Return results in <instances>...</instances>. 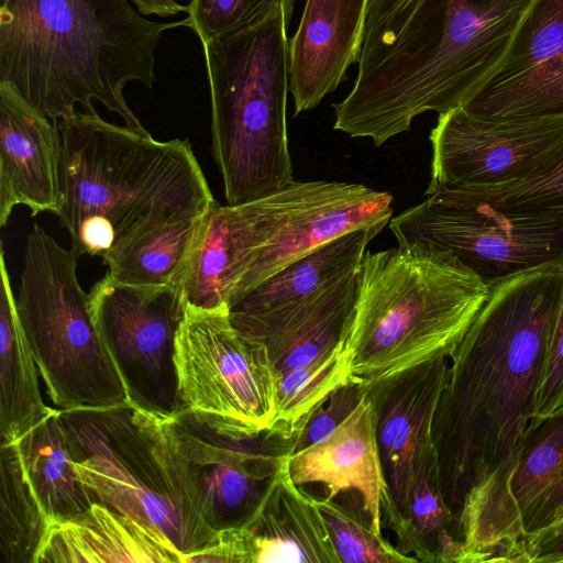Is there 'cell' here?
<instances>
[{"mask_svg": "<svg viewBox=\"0 0 563 563\" xmlns=\"http://www.w3.org/2000/svg\"><path fill=\"white\" fill-rule=\"evenodd\" d=\"M562 290L563 256L492 284L449 356L432 437L456 518L467 494L526 438Z\"/></svg>", "mask_w": 563, "mask_h": 563, "instance_id": "cell-1", "label": "cell"}, {"mask_svg": "<svg viewBox=\"0 0 563 563\" xmlns=\"http://www.w3.org/2000/svg\"><path fill=\"white\" fill-rule=\"evenodd\" d=\"M536 0H371L357 74L333 129L380 146L426 112L462 107Z\"/></svg>", "mask_w": 563, "mask_h": 563, "instance_id": "cell-2", "label": "cell"}, {"mask_svg": "<svg viewBox=\"0 0 563 563\" xmlns=\"http://www.w3.org/2000/svg\"><path fill=\"white\" fill-rule=\"evenodd\" d=\"M187 19L143 18L129 0H0V82L56 121L92 101L148 132L124 97L131 81L152 89L163 34Z\"/></svg>", "mask_w": 563, "mask_h": 563, "instance_id": "cell-3", "label": "cell"}, {"mask_svg": "<svg viewBox=\"0 0 563 563\" xmlns=\"http://www.w3.org/2000/svg\"><path fill=\"white\" fill-rule=\"evenodd\" d=\"M62 205L71 250L107 258L158 227L201 217L214 202L188 140L157 141L98 113L56 121Z\"/></svg>", "mask_w": 563, "mask_h": 563, "instance_id": "cell-4", "label": "cell"}, {"mask_svg": "<svg viewBox=\"0 0 563 563\" xmlns=\"http://www.w3.org/2000/svg\"><path fill=\"white\" fill-rule=\"evenodd\" d=\"M489 287L451 252L433 245L366 250L345 343L353 379L366 386L449 357Z\"/></svg>", "mask_w": 563, "mask_h": 563, "instance_id": "cell-5", "label": "cell"}, {"mask_svg": "<svg viewBox=\"0 0 563 563\" xmlns=\"http://www.w3.org/2000/svg\"><path fill=\"white\" fill-rule=\"evenodd\" d=\"M290 20L279 7L253 27L201 43L212 153L229 205L266 197L295 180L287 131Z\"/></svg>", "mask_w": 563, "mask_h": 563, "instance_id": "cell-6", "label": "cell"}, {"mask_svg": "<svg viewBox=\"0 0 563 563\" xmlns=\"http://www.w3.org/2000/svg\"><path fill=\"white\" fill-rule=\"evenodd\" d=\"M74 467L93 501L165 533L185 556L216 536L167 434L165 418L129 401L60 409Z\"/></svg>", "mask_w": 563, "mask_h": 563, "instance_id": "cell-7", "label": "cell"}, {"mask_svg": "<svg viewBox=\"0 0 563 563\" xmlns=\"http://www.w3.org/2000/svg\"><path fill=\"white\" fill-rule=\"evenodd\" d=\"M79 256L34 223L26 238L15 307L47 395L58 409L128 401L77 277Z\"/></svg>", "mask_w": 563, "mask_h": 563, "instance_id": "cell-8", "label": "cell"}, {"mask_svg": "<svg viewBox=\"0 0 563 563\" xmlns=\"http://www.w3.org/2000/svg\"><path fill=\"white\" fill-rule=\"evenodd\" d=\"M175 366L181 410L235 440H258L268 431L279 377L266 345L240 331L227 306H186Z\"/></svg>", "mask_w": 563, "mask_h": 563, "instance_id": "cell-9", "label": "cell"}, {"mask_svg": "<svg viewBox=\"0 0 563 563\" xmlns=\"http://www.w3.org/2000/svg\"><path fill=\"white\" fill-rule=\"evenodd\" d=\"M563 521V412L527 430L514 457L465 497L459 563L529 562L534 542Z\"/></svg>", "mask_w": 563, "mask_h": 563, "instance_id": "cell-10", "label": "cell"}, {"mask_svg": "<svg viewBox=\"0 0 563 563\" xmlns=\"http://www.w3.org/2000/svg\"><path fill=\"white\" fill-rule=\"evenodd\" d=\"M88 297L128 401L174 417L181 410L175 366L176 334L186 310L180 289L124 284L107 273Z\"/></svg>", "mask_w": 563, "mask_h": 563, "instance_id": "cell-11", "label": "cell"}, {"mask_svg": "<svg viewBox=\"0 0 563 563\" xmlns=\"http://www.w3.org/2000/svg\"><path fill=\"white\" fill-rule=\"evenodd\" d=\"M393 196L356 183L294 180L247 201L256 255L228 305L321 244L350 231L383 225L393 218Z\"/></svg>", "mask_w": 563, "mask_h": 563, "instance_id": "cell-12", "label": "cell"}, {"mask_svg": "<svg viewBox=\"0 0 563 563\" xmlns=\"http://www.w3.org/2000/svg\"><path fill=\"white\" fill-rule=\"evenodd\" d=\"M398 245L451 252L488 285L563 256V219L427 197L388 223Z\"/></svg>", "mask_w": 563, "mask_h": 563, "instance_id": "cell-13", "label": "cell"}, {"mask_svg": "<svg viewBox=\"0 0 563 563\" xmlns=\"http://www.w3.org/2000/svg\"><path fill=\"white\" fill-rule=\"evenodd\" d=\"M426 194L485 186L525 176L563 150V114L487 119L462 107L440 113Z\"/></svg>", "mask_w": 563, "mask_h": 563, "instance_id": "cell-14", "label": "cell"}, {"mask_svg": "<svg viewBox=\"0 0 563 563\" xmlns=\"http://www.w3.org/2000/svg\"><path fill=\"white\" fill-rule=\"evenodd\" d=\"M165 424L207 523L218 531L246 522L282 453L257 452L251 448L257 440L232 439L186 410L165 418Z\"/></svg>", "mask_w": 563, "mask_h": 563, "instance_id": "cell-15", "label": "cell"}, {"mask_svg": "<svg viewBox=\"0 0 563 563\" xmlns=\"http://www.w3.org/2000/svg\"><path fill=\"white\" fill-rule=\"evenodd\" d=\"M487 119L563 114V0H536L506 54L462 106Z\"/></svg>", "mask_w": 563, "mask_h": 563, "instance_id": "cell-16", "label": "cell"}, {"mask_svg": "<svg viewBox=\"0 0 563 563\" xmlns=\"http://www.w3.org/2000/svg\"><path fill=\"white\" fill-rule=\"evenodd\" d=\"M448 366L449 357L439 356L362 386L376 413L377 442L388 486L382 519L391 531L406 512L416 464L434 444L432 424Z\"/></svg>", "mask_w": 563, "mask_h": 563, "instance_id": "cell-17", "label": "cell"}, {"mask_svg": "<svg viewBox=\"0 0 563 563\" xmlns=\"http://www.w3.org/2000/svg\"><path fill=\"white\" fill-rule=\"evenodd\" d=\"M48 119L0 82L1 227L20 205L32 216L59 210L60 141L56 123Z\"/></svg>", "mask_w": 563, "mask_h": 563, "instance_id": "cell-18", "label": "cell"}, {"mask_svg": "<svg viewBox=\"0 0 563 563\" xmlns=\"http://www.w3.org/2000/svg\"><path fill=\"white\" fill-rule=\"evenodd\" d=\"M288 466L296 485L321 484L327 499L333 500L344 492L358 493L369 527L383 534L382 501L388 486L380 462L376 413L364 388L357 405L329 435L288 453Z\"/></svg>", "mask_w": 563, "mask_h": 563, "instance_id": "cell-19", "label": "cell"}, {"mask_svg": "<svg viewBox=\"0 0 563 563\" xmlns=\"http://www.w3.org/2000/svg\"><path fill=\"white\" fill-rule=\"evenodd\" d=\"M371 0H307L289 40V93L295 113L312 110L358 63Z\"/></svg>", "mask_w": 563, "mask_h": 563, "instance_id": "cell-20", "label": "cell"}, {"mask_svg": "<svg viewBox=\"0 0 563 563\" xmlns=\"http://www.w3.org/2000/svg\"><path fill=\"white\" fill-rule=\"evenodd\" d=\"M358 269L288 309L230 319L240 331L266 345L280 376L345 345L357 298Z\"/></svg>", "mask_w": 563, "mask_h": 563, "instance_id": "cell-21", "label": "cell"}, {"mask_svg": "<svg viewBox=\"0 0 563 563\" xmlns=\"http://www.w3.org/2000/svg\"><path fill=\"white\" fill-rule=\"evenodd\" d=\"M241 527L250 563H341L317 499L291 478L287 452Z\"/></svg>", "mask_w": 563, "mask_h": 563, "instance_id": "cell-22", "label": "cell"}, {"mask_svg": "<svg viewBox=\"0 0 563 563\" xmlns=\"http://www.w3.org/2000/svg\"><path fill=\"white\" fill-rule=\"evenodd\" d=\"M184 563L162 531L102 503L49 521L35 563Z\"/></svg>", "mask_w": 563, "mask_h": 563, "instance_id": "cell-23", "label": "cell"}, {"mask_svg": "<svg viewBox=\"0 0 563 563\" xmlns=\"http://www.w3.org/2000/svg\"><path fill=\"white\" fill-rule=\"evenodd\" d=\"M385 227L350 231L291 262L228 305L232 318L288 309L360 268L368 243Z\"/></svg>", "mask_w": 563, "mask_h": 563, "instance_id": "cell-24", "label": "cell"}, {"mask_svg": "<svg viewBox=\"0 0 563 563\" xmlns=\"http://www.w3.org/2000/svg\"><path fill=\"white\" fill-rule=\"evenodd\" d=\"M13 444L24 477L49 521L76 516L95 503L74 467L60 409L52 408Z\"/></svg>", "mask_w": 563, "mask_h": 563, "instance_id": "cell-25", "label": "cell"}, {"mask_svg": "<svg viewBox=\"0 0 563 563\" xmlns=\"http://www.w3.org/2000/svg\"><path fill=\"white\" fill-rule=\"evenodd\" d=\"M0 272V440L13 443L53 407L41 395L40 372L19 321L3 249Z\"/></svg>", "mask_w": 563, "mask_h": 563, "instance_id": "cell-26", "label": "cell"}, {"mask_svg": "<svg viewBox=\"0 0 563 563\" xmlns=\"http://www.w3.org/2000/svg\"><path fill=\"white\" fill-rule=\"evenodd\" d=\"M454 520L443 496L432 444L416 464L406 512L393 530L398 549L419 562H459L462 542L451 534Z\"/></svg>", "mask_w": 563, "mask_h": 563, "instance_id": "cell-27", "label": "cell"}, {"mask_svg": "<svg viewBox=\"0 0 563 563\" xmlns=\"http://www.w3.org/2000/svg\"><path fill=\"white\" fill-rule=\"evenodd\" d=\"M200 218L162 225L126 242L103 260L108 274L124 284L179 289Z\"/></svg>", "mask_w": 563, "mask_h": 563, "instance_id": "cell-28", "label": "cell"}, {"mask_svg": "<svg viewBox=\"0 0 563 563\" xmlns=\"http://www.w3.org/2000/svg\"><path fill=\"white\" fill-rule=\"evenodd\" d=\"M352 380L351 357L345 345L280 375L276 415L262 439L291 444L316 411Z\"/></svg>", "mask_w": 563, "mask_h": 563, "instance_id": "cell-29", "label": "cell"}, {"mask_svg": "<svg viewBox=\"0 0 563 563\" xmlns=\"http://www.w3.org/2000/svg\"><path fill=\"white\" fill-rule=\"evenodd\" d=\"M426 196L482 203L512 216L563 219V150L522 177L496 185L439 189Z\"/></svg>", "mask_w": 563, "mask_h": 563, "instance_id": "cell-30", "label": "cell"}, {"mask_svg": "<svg viewBox=\"0 0 563 563\" xmlns=\"http://www.w3.org/2000/svg\"><path fill=\"white\" fill-rule=\"evenodd\" d=\"M0 467V563H35L49 520L24 477L13 443H1Z\"/></svg>", "mask_w": 563, "mask_h": 563, "instance_id": "cell-31", "label": "cell"}, {"mask_svg": "<svg viewBox=\"0 0 563 563\" xmlns=\"http://www.w3.org/2000/svg\"><path fill=\"white\" fill-rule=\"evenodd\" d=\"M341 563L419 562L389 543L383 534L365 526L331 499H317Z\"/></svg>", "mask_w": 563, "mask_h": 563, "instance_id": "cell-32", "label": "cell"}, {"mask_svg": "<svg viewBox=\"0 0 563 563\" xmlns=\"http://www.w3.org/2000/svg\"><path fill=\"white\" fill-rule=\"evenodd\" d=\"M279 7L292 16L295 0H191L187 27L203 43L253 27Z\"/></svg>", "mask_w": 563, "mask_h": 563, "instance_id": "cell-33", "label": "cell"}, {"mask_svg": "<svg viewBox=\"0 0 563 563\" xmlns=\"http://www.w3.org/2000/svg\"><path fill=\"white\" fill-rule=\"evenodd\" d=\"M560 412H563V290L552 323L532 421L528 428Z\"/></svg>", "mask_w": 563, "mask_h": 563, "instance_id": "cell-34", "label": "cell"}, {"mask_svg": "<svg viewBox=\"0 0 563 563\" xmlns=\"http://www.w3.org/2000/svg\"><path fill=\"white\" fill-rule=\"evenodd\" d=\"M363 387L352 380L338 389L312 416L300 435L289 445L294 453L329 435L357 405Z\"/></svg>", "mask_w": 563, "mask_h": 563, "instance_id": "cell-35", "label": "cell"}, {"mask_svg": "<svg viewBox=\"0 0 563 563\" xmlns=\"http://www.w3.org/2000/svg\"><path fill=\"white\" fill-rule=\"evenodd\" d=\"M250 563L246 538L241 526L218 530L202 549L185 556L184 563Z\"/></svg>", "mask_w": 563, "mask_h": 563, "instance_id": "cell-36", "label": "cell"}, {"mask_svg": "<svg viewBox=\"0 0 563 563\" xmlns=\"http://www.w3.org/2000/svg\"><path fill=\"white\" fill-rule=\"evenodd\" d=\"M143 15L174 16L179 12L188 13V5H181L175 0H130Z\"/></svg>", "mask_w": 563, "mask_h": 563, "instance_id": "cell-37", "label": "cell"}]
</instances>
